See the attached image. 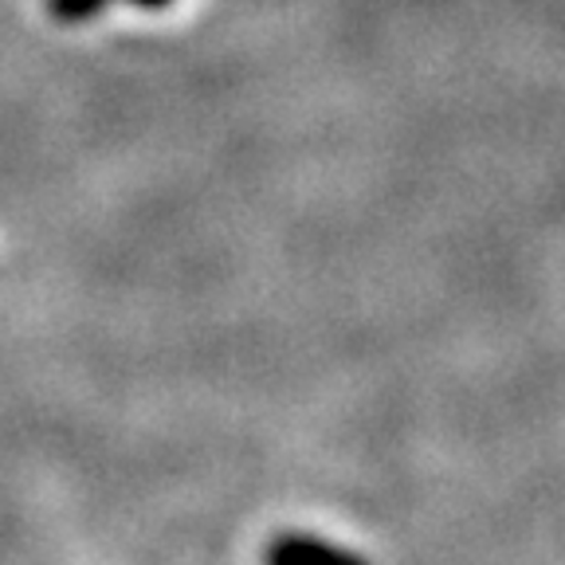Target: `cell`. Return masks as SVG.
<instances>
[{
    "label": "cell",
    "instance_id": "6da1fadb",
    "mask_svg": "<svg viewBox=\"0 0 565 565\" xmlns=\"http://www.w3.org/2000/svg\"><path fill=\"white\" fill-rule=\"evenodd\" d=\"M122 4H134V9H146V12H161V9H169L173 0H122Z\"/></svg>",
    "mask_w": 565,
    "mask_h": 565
}]
</instances>
